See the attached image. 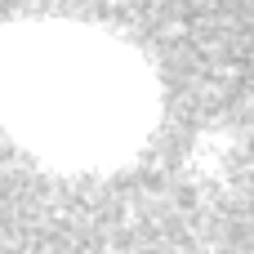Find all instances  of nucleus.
Instances as JSON below:
<instances>
[{"label": "nucleus", "instance_id": "obj_1", "mask_svg": "<svg viewBox=\"0 0 254 254\" xmlns=\"http://www.w3.org/2000/svg\"><path fill=\"white\" fill-rule=\"evenodd\" d=\"M0 116L49 161L107 165L147 134L152 80L107 31L22 22L0 36Z\"/></svg>", "mask_w": 254, "mask_h": 254}]
</instances>
